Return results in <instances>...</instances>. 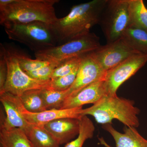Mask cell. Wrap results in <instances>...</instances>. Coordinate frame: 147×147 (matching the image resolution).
I'll return each mask as SVG.
<instances>
[{
  "label": "cell",
  "mask_w": 147,
  "mask_h": 147,
  "mask_svg": "<svg viewBox=\"0 0 147 147\" xmlns=\"http://www.w3.org/2000/svg\"><path fill=\"white\" fill-rule=\"evenodd\" d=\"M90 53L100 67L107 72L133 55L140 53L131 49L120 38L101 45Z\"/></svg>",
  "instance_id": "obj_9"
},
{
  "label": "cell",
  "mask_w": 147,
  "mask_h": 147,
  "mask_svg": "<svg viewBox=\"0 0 147 147\" xmlns=\"http://www.w3.org/2000/svg\"><path fill=\"white\" fill-rule=\"evenodd\" d=\"M79 121L80 129L78 137L67 144L65 147H82L87 140L93 137L95 128L90 119L87 116H84Z\"/></svg>",
  "instance_id": "obj_21"
},
{
  "label": "cell",
  "mask_w": 147,
  "mask_h": 147,
  "mask_svg": "<svg viewBox=\"0 0 147 147\" xmlns=\"http://www.w3.org/2000/svg\"><path fill=\"white\" fill-rule=\"evenodd\" d=\"M10 48L13 55L17 59L21 69L25 72L36 70L50 63L49 62L40 61L36 59H33L21 52Z\"/></svg>",
  "instance_id": "obj_24"
},
{
  "label": "cell",
  "mask_w": 147,
  "mask_h": 147,
  "mask_svg": "<svg viewBox=\"0 0 147 147\" xmlns=\"http://www.w3.org/2000/svg\"><path fill=\"white\" fill-rule=\"evenodd\" d=\"M59 0H1L0 24L41 22L53 25L58 19L55 5Z\"/></svg>",
  "instance_id": "obj_2"
},
{
  "label": "cell",
  "mask_w": 147,
  "mask_h": 147,
  "mask_svg": "<svg viewBox=\"0 0 147 147\" xmlns=\"http://www.w3.org/2000/svg\"><path fill=\"white\" fill-rule=\"evenodd\" d=\"M0 100L5 110L6 117L1 115V125L5 128H18L26 133L31 124L25 119L19 106V97L8 92L0 94Z\"/></svg>",
  "instance_id": "obj_11"
},
{
  "label": "cell",
  "mask_w": 147,
  "mask_h": 147,
  "mask_svg": "<svg viewBox=\"0 0 147 147\" xmlns=\"http://www.w3.org/2000/svg\"><path fill=\"white\" fill-rule=\"evenodd\" d=\"M102 127L113 137L115 142V147H147V139L142 137L135 127L125 126L123 133L116 130L111 124L103 125ZM100 141L105 147H112L103 139H100Z\"/></svg>",
  "instance_id": "obj_15"
},
{
  "label": "cell",
  "mask_w": 147,
  "mask_h": 147,
  "mask_svg": "<svg viewBox=\"0 0 147 147\" xmlns=\"http://www.w3.org/2000/svg\"><path fill=\"white\" fill-rule=\"evenodd\" d=\"M121 38L134 51L147 55L146 31L130 25L124 32Z\"/></svg>",
  "instance_id": "obj_16"
},
{
  "label": "cell",
  "mask_w": 147,
  "mask_h": 147,
  "mask_svg": "<svg viewBox=\"0 0 147 147\" xmlns=\"http://www.w3.org/2000/svg\"><path fill=\"white\" fill-rule=\"evenodd\" d=\"M140 110L134 106L133 100L123 98L105 95L90 108L83 109L82 115L92 116L98 123L112 124L117 120L125 126L137 128L139 126L138 116Z\"/></svg>",
  "instance_id": "obj_3"
},
{
  "label": "cell",
  "mask_w": 147,
  "mask_h": 147,
  "mask_svg": "<svg viewBox=\"0 0 147 147\" xmlns=\"http://www.w3.org/2000/svg\"><path fill=\"white\" fill-rule=\"evenodd\" d=\"M107 43L121 38L130 25L129 0H107L99 24Z\"/></svg>",
  "instance_id": "obj_6"
},
{
  "label": "cell",
  "mask_w": 147,
  "mask_h": 147,
  "mask_svg": "<svg viewBox=\"0 0 147 147\" xmlns=\"http://www.w3.org/2000/svg\"><path fill=\"white\" fill-rule=\"evenodd\" d=\"M107 95L104 80H99L84 88L75 96L67 98L61 110L79 108L86 104H94Z\"/></svg>",
  "instance_id": "obj_13"
},
{
  "label": "cell",
  "mask_w": 147,
  "mask_h": 147,
  "mask_svg": "<svg viewBox=\"0 0 147 147\" xmlns=\"http://www.w3.org/2000/svg\"><path fill=\"white\" fill-rule=\"evenodd\" d=\"M105 74L90 53L84 55L75 81L67 91L66 99L73 97L94 82L104 80Z\"/></svg>",
  "instance_id": "obj_10"
},
{
  "label": "cell",
  "mask_w": 147,
  "mask_h": 147,
  "mask_svg": "<svg viewBox=\"0 0 147 147\" xmlns=\"http://www.w3.org/2000/svg\"><path fill=\"white\" fill-rule=\"evenodd\" d=\"M147 62V55L135 54L106 72L104 82L107 95L115 96L122 84Z\"/></svg>",
  "instance_id": "obj_8"
},
{
  "label": "cell",
  "mask_w": 147,
  "mask_h": 147,
  "mask_svg": "<svg viewBox=\"0 0 147 147\" xmlns=\"http://www.w3.org/2000/svg\"><path fill=\"white\" fill-rule=\"evenodd\" d=\"M7 76V65L2 50L0 48V92L3 91Z\"/></svg>",
  "instance_id": "obj_27"
},
{
  "label": "cell",
  "mask_w": 147,
  "mask_h": 147,
  "mask_svg": "<svg viewBox=\"0 0 147 147\" xmlns=\"http://www.w3.org/2000/svg\"><path fill=\"white\" fill-rule=\"evenodd\" d=\"M32 147H60V145L44 125L31 124L26 132Z\"/></svg>",
  "instance_id": "obj_17"
},
{
  "label": "cell",
  "mask_w": 147,
  "mask_h": 147,
  "mask_svg": "<svg viewBox=\"0 0 147 147\" xmlns=\"http://www.w3.org/2000/svg\"><path fill=\"white\" fill-rule=\"evenodd\" d=\"M40 90H29L18 96L24 108L29 112L38 113L47 110L40 95Z\"/></svg>",
  "instance_id": "obj_20"
},
{
  "label": "cell",
  "mask_w": 147,
  "mask_h": 147,
  "mask_svg": "<svg viewBox=\"0 0 147 147\" xmlns=\"http://www.w3.org/2000/svg\"><path fill=\"white\" fill-rule=\"evenodd\" d=\"M78 69L65 76L51 80L50 88L59 91L68 90L75 81Z\"/></svg>",
  "instance_id": "obj_25"
},
{
  "label": "cell",
  "mask_w": 147,
  "mask_h": 147,
  "mask_svg": "<svg viewBox=\"0 0 147 147\" xmlns=\"http://www.w3.org/2000/svg\"><path fill=\"white\" fill-rule=\"evenodd\" d=\"M0 48L2 50L7 65V76L3 91L20 96L24 92L31 90H42L50 88V81H40L29 76L21 69L10 48L1 43Z\"/></svg>",
  "instance_id": "obj_7"
},
{
  "label": "cell",
  "mask_w": 147,
  "mask_h": 147,
  "mask_svg": "<svg viewBox=\"0 0 147 147\" xmlns=\"http://www.w3.org/2000/svg\"><path fill=\"white\" fill-rule=\"evenodd\" d=\"M84 55L70 58L60 63L54 69L51 80L65 76L79 68Z\"/></svg>",
  "instance_id": "obj_23"
},
{
  "label": "cell",
  "mask_w": 147,
  "mask_h": 147,
  "mask_svg": "<svg viewBox=\"0 0 147 147\" xmlns=\"http://www.w3.org/2000/svg\"><path fill=\"white\" fill-rule=\"evenodd\" d=\"M0 144L2 147H32L26 134L18 128L0 127Z\"/></svg>",
  "instance_id": "obj_18"
},
{
  "label": "cell",
  "mask_w": 147,
  "mask_h": 147,
  "mask_svg": "<svg viewBox=\"0 0 147 147\" xmlns=\"http://www.w3.org/2000/svg\"><path fill=\"white\" fill-rule=\"evenodd\" d=\"M130 25L147 32V8L143 0H129Z\"/></svg>",
  "instance_id": "obj_19"
},
{
  "label": "cell",
  "mask_w": 147,
  "mask_h": 147,
  "mask_svg": "<svg viewBox=\"0 0 147 147\" xmlns=\"http://www.w3.org/2000/svg\"><path fill=\"white\" fill-rule=\"evenodd\" d=\"M107 2V0H93L73 6L66 16L58 18L51 25L58 43L63 44L79 35L90 32L92 27L99 24Z\"/></svg>",
  "instance_id": "obj_1"
},
{
  "label": "cell",
  "mask_w": 147,
  "mask_h": 147,
  "mask_svg": "<svg viewBox=\"0 0 147 147\" xmlns=\"http://www.w3.org/2000/svg\"><path fill=\"white\" fill-rule=\"evenodd\" d=\"M100 46L99 37L90 32L75 37L63 44L34 53V55L37 59L59 64L65 60L91 53Z\"/></svg>",
  "instance_id": "obj_5"
},
{
  "label": "cell",
  "mask_w": 147,
  "mask_h": 147,
  "mask_svg": "<svg viewBox=\"0 0 147 147\" xmlns=\"http://www.w3.org/2000/svg\"><path fill=\"white\" fill-rule=\"evenodd\" d=\"M60 145L67 144L79 134L80 121L76 119L62 118L52 121L44 125Z\"/></svg>",
  "instance_id": "obj_14"
},
{
  "label": "cell",
  "mask_w": 147,
  "mask_h": 147,
  "mask_svg": "<svg viewBox=\"0 0 147 147\" xmlns=\"http://www.w3.org/2000/svg\"><path fill=\"white\" fill-rule=\"evenodd\" d=\"M19 108L24 117L29 123L36 125H44L52 121L62 118H74L80 119L82 115V107L66 109H52L40 113H33L26 110L19 98Z\"/></svg>",
  "instance_id": "obj_12"
},
{
  "label": "cell",
  "mask_w": 147,
  "mask_h": 147,
  "mask_svg": "<svg viewBox=\"0 0 147 147\" xmlns=\"http://www.w3.org/2000/svg\"><path fill=\"white\" fill-rule=\"evenodd\" d=\"M67 91H59L50 88L40 90V95L47 110L60 109L66 99Z\"/></svg>",
  "instance_id": "obj_22"
},
{
  "label": "cell",
  "mask_w": 147,
  "mask_h": 147,
  "mask_svg": "<svg viewBox=\"0 0 147 147\" xmlns=\"http://www.w3.org/2000/svg\"><path fill=\"white\" fill-rule=\"evenodd\" d=\"M59 64L50 63L48 65L40 67L34 71L25 72L30 77L40 81H49L55 68Z\"/></svg>",
  "instance_id": "obj_26"
},
{
  "label": "cell",
  "mask_w": 147,
  "mask_h": 147,
  "mask_svg": "<svg viewBox=\"0 0 147 147\" xmlns=\"http://www.w3.org/2000/svg\"><path fill=\"white\" fill-rule=\"evenodd\" d=\"M8 38L26 45L34 53L57 46L51 25L41 22L3 25Z\"/></svg>",
  "instance_id": "obj_4"
}]
</instances>
